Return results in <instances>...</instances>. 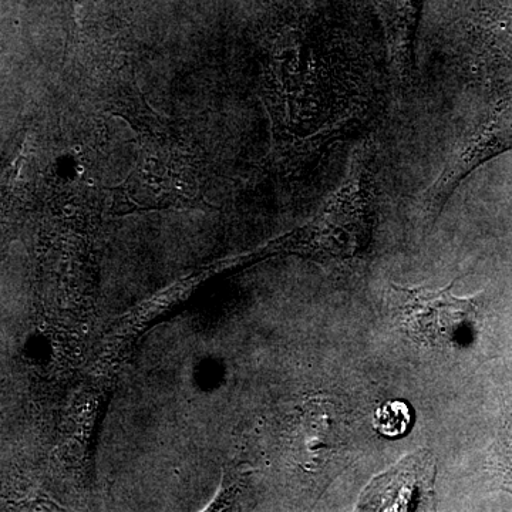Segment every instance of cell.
I'll use <instances>...</instances> for the list:
<instances>
[{"label": "cell", "mask_w": 512, "mask_h": 512, "mask_svg": "<svg viewBox=\"0 0 512 512\" xmlns=\"http://www.w3.org/2000/svg\"><path fill=\"white\" fill-rule=\"evenodd\" d=\"M451 286L433 291L392 285L400 325L420 345H456L476 328L481 295L458 298Z\"/></svg>", "instance_id": "6da1fadb"}, {"label": "cell", "mask_w": 512, "mask_h": 512, "mask_svg": "<svg viewBox=\"0 0 512 512\" xmlns=\"http://www.w3.org/2000/svg\"><path fill=\"white\" fill-rule=\"evenodd\" d=\"M512 150V99L500 101L468 136L467 140L448 158L439 178L424 194L423 218L433 224L446 207L458 185L481 164Z\"/></svg>", "instance_id": "7a4b0ae2"}, {"label": "cell", "mask_w": 512, "mask_h": 512, "mask_svg": "<svg viewBox=\"0 0 512 512\" xmlns=\"http://www.w3.org/2000/svg\"><path fill=\"white\" fill-rule=\"evenodd\" d=\"M436 461L429 450L404 458L366 488L360 508L367 511L431 510Z\"/></svg>", "instance_id": "3957f363"}, {"label": "cell", "mask_w": 512, "mask_h": 512, "mask_svg": "<svg viewBox=\"0 0 512 512\" xmlns=\"http://www.w3.org/2000/svg\"><path fill=\"white\" fill-rule=\"evenodd\" d=\"M490 470L500 487L512 494V409L505 414L503 427L494 443Z\"/></svg>", "instance_id": "277c9868"}, {"label": "cell", "mask_w": 512, "mask_h": 512, "mask_svg": "<svg viewBox=\"0 0 512 512\" xmlns=\"http://www.w3.org/2000/svg\"><path fill=\"white\" fill-rule=\"evenodd\" d=\"M412 420V407L399 400L383 404L375 414L376 429L389 439L404 436L412 426Z\"/></svg>", "instance_id": "5b68a950"}]
</instances>
